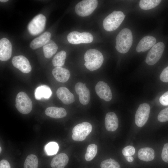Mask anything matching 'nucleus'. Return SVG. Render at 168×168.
Masks as SVG:
<instances>
[{"instance_id":"obj_1","label":"nucleus","mask_w":168,"mask_h":168,"mask_svg":"<svg viewBox=\"0 0 168 168\" xmlns=\"http://www.w3.org/2000/svg\"><path fill=\"white\" fill-rule=\"evenodd\" d=\"M133 40L131 30L127 28L123 29L116 37L115 48L121 53H126L132 46Z\"/></svg>"},{"instance_id":"obj_2","label":"nucleus","mask_w":168,"mask_h":168,"mask_svg":"<svg viewBox=\"0 0 168 168\" xmlns=\"http://www.w3.org/2000/svg\"><path fill=\"white\" fill-rule=\"evenodd\" d=\"M85 61L84 65L86 68L91 71L99 68L102 65L104 57L102 53L95 49L87 50L84 56Z\"/></svg>"},{"instance_id":"obj_3","label":"nucleus","mask_w":168,"mask_h":168,"mask_svg":"<svg viewBox=\"0 0 168 168\" xmlns=\"http://www.w3.org/2000/svg\"><path fill=\"white\" fill-rule=\"evenodd\" d=\"M125 15L121 11H114L104 20L103 26L106 31H112L117 29L124 20Z\"/></svg>"},{"instance_id":"obj_4","label":"nucleus","mask_w":168,"mask_h":168,"mask_svg":"<svg viewBox=\"0 0 168 168\" xmlns=\"http://www.w3.org/2000/svg\"><path fill=\"white\" fill-rule=\"evenodd\" d=\"M16 103V108L21 114H27L32 110V103L31 100L27 95L24 92H20L17 94Z\"/></svg>"},{"instance_id":"obj_5","label":"nucleus","mask_w":168,"mask_h":168,"mask_svg":"<svg viewBox=\"0 0 168 168\" xmlns=\"http://www.w3.org/2000/svg\"><path fill=\"white\" fill-rule=\"evenodd\" d=\"M98 4L96 0H84L78 2L76 6V14L81 16H86L91 15L96 9Z\"/></svg>"},{"instance_id":"obj_6","label":"nucleus","mask_w":168,"mask_h":168,"mask_svg":"<svg viewBox=\"0 0 168 168\" xmlns=\"http://www.w3.org/2000/svg\"><path fill=\"white\" fill-rule=\"evenodd\" d=\"M92 126L86 122L78 124L72 129V138L74 141H81L84 140L91 132Z\"/></svg>"},{"instance_id":"obj_7","label":"nucleus","mask_w":168,"mask_h":168,"mask_svg":"<svg viewBox=\"0 0 168 168\" xmlns=\"http://www.w3.org/2000/svg\"><path fill=\"white\" fill-rule=\"evenodd\" d=\"M46 22L45 17L39 14L35 16L29 23L27 28L29 32L32 35H37L44 30Z\"/></svg>"},{"instance_id":"obj_8","label":"nucleus","mask_w":168,"mask_h":168,"mask_svg":"<svg viewBox=\"0 0 168 168\" xmlns=\"http://www.w3.org/2000/svg\"><path fill=\"white\" fill-rule=\"evenodd\" d=\"M164 48V44L162 42L155 44L147 54L146 59V63L150 65H152L156 63L161 57Z\"/></svg>"},{"instance_id":"obj_9","label":"nucleus","mask_w":168,"mask_h":168,"mask_svg":"<svg viewBox=\"0 0 168 168\" xmlns=\"http://www.w3.org/2000/svg\"><path fill=\"white\" fill-rule=\"evenodd\" d=\"M67 39L69 43L72 44H87L92 42L93 37L91 34L87 32L80 33L73 31L68 34Z\"/></svg>"},{"instance_id":"obj_10","label":"nucleus","mask_w":168,"mask_h":168,"mask_svg":"<svg viewBox=\"0 0 168 168\" xmlns=\"http://www.w3.org/2000/svg\"><path fill=\"white\" fill-rule=\"evenodd\" d=\"M150 107L147 103L140 105L135 115V122L139 127H142L147 122L149 115Z\"/></svg>"},{"instance_id":"obj_11","label":"nucleus","mask_w":168,"mask_h":168,"mask_svg":"<svg viewBox=\"0 0 168 168\" xmlns=\"http://www.w3.org/2000/svg\"><path fill=\"white\" fill-rule=\"evenodd\" d=\"M12 62L14 67L23 73H28L31 70V67L29 60L24 56H15L12 58Z\"/></svg>"},{"instance_id":"obj_12","label":"nucleus","mask_w":168,"mask_h":168,"mask_svg":"<svg viewBox=\"0 0 168 168\" xmlns=\"http://www.w3.org/2000/svg\"><path fill=\"white\" fill-rule=\"evenodd\" d=\"M97 95L106 101L110 100L112 97L111 89L108 84L102 81L99 82L95 87Z\"/></svg>"},{"instance_id":"obj_13","label":"nucleus","mask_w":168,"mask_h":168,"mask_svg":"<svg viewBox=\"0 0 168 168\" xmlns=\"http://www.w3.org/2000/svg\"><path fill=\"white\" fill-rule=\"evenodd\" d=\"M75 89L76 93L79 96L81 103L83 105L87 104L90 100V96L89 90L86 86V84L81 82H78L75 85Z\"/></svg>"},{"instance_id":"obj_14","label":"nucleus","mask_w":168,"mask_h":168,"mask_svg":"<svg viewBox=\"0 0 168 168\" xmlns=\"http://www.w3.org/2000/svg\"><path fill=\"white\" fill-rule=\"evenodd\" d=\"M12 53V45L7 39L4 38L0 40V60L6 61L11 58Z\"/></svg>"},{"instance_id":"obj_15","label":"nucleus","mask_w":168,"mask_h":168,"mask_svg":"<svg viewBox=\"0 0 168 168\" xmlns=\"http://www.w3.org/2000/svg\"><path fill=\"white\" fill-rule=\"evenodd\" d=\"M156 42L154 37L147 35L144 37L139 42L137 46L136 50L138 52L146 51L152 48Z\"/></svg>"},{"instance_id":"obj_16","label":"nucleus","mask_w":168,"mask_h":168,"mask_svg":"<svg viewBox=\"0 0 168 168\" xmlns=\"http://www.w3.org/2000/svg\"><path fill=\"white\" fill-rule=\"evenodd\" d=\"M56 95L58 99L65 104H71L75 101L73 94L65 87L59 88L56 91Z\"/></svg>"},{"instance_id":"obj_17","label":"nucleus","mask_w":168,"mask_h":168,"mask_svg":"<svg viewBox=\"0 0 168 168\" xmlns=\"http://www.w3.org/2000/svg\"><path fill=\"white\" fill-rule=\"evenodd\" d=\"M119 120L116 114L113 112L108 113L105 119V126L106 129L109 131L113 132L118 128Z\"/></svg>"},{"instance_id":"obj_18","label":"nucleus","mask_w":168,"mask_h":168,"mask_svg":"<svg viewBox=\"0 0 168 168\" xmlns=\"http://www.w3.org/2000/svg\"><path fill=\"white\" fill-rule=\"evenodd\" d=\"M51 37V34L50 32H44L31 42L30 47L32 49H35L43 46L50 40Z\"/></svg>"},{"instance_id":"obj_19","label":"nucleus","mask_w":168,"mask_h":168,"mask_svg":"<svg viewBox=\"0 0 168 168\" xmlns=\"http://www.w3.org/2000/svg\"><path fill=\"white\" fill-rule=\"evenodd\" d=\"M52 74L55 79L58 82H65L67 81L70 76L69 71L62 67H57L52 71Z\"/></svg>"},{"instance_id":"obj_20","label":"nucleus","mask_w":168,"mask_h":168,"mask_svg":"<svg viewBox=\"0 0 168 168\" xmlns=\"http://www.w3.org/2000/svg\"><path fill=\"white\" fill-rule=\"evenodd\" d=\"M68 161V157L66 154L61 153L53 158L51 162L50 165L53 168H64Z\"/></svg>"},{"instance_id":"obj_21","label":"nucleus","mask_w":168,"mask_h":168,"mask_svg":"<svg viewBox=\"0 0 168 168\" xmlns=\"http://www.w3.org/2000/svg\"><path fill=\"white\" fill-rule=\"evenodd\" d=\"M45 113L47 116L55 119L63 118L67 115L66 111L63 108L53 106L46 109Z\"/></svg>"},{"instance_id":"obj_22","label":"nucleus","mask_w":168,"mask_h":168,"mask_svg":"<svg viewBox=\"0 0 168 168\" xmlns=\"http://www.w3.org/2000/svg\"><path fill=\"white\" fill-rule=\"evenodd\" d=\"M52 93L51 90L49 86L43 85L35 89L34 95L36 100H40L42 99H49L51 96Z\"/></svg>"},{"instance_id":"obj_23","label":"nucleus","mask_w":168,"mask_h":168,"mask_svg":"<svg viewBox=\"0 0 168 168\" xmlns=\"http://www.w3.org/2000/svg\"><path fill=\"white\" fill-rule=\"evenodd\" d=\"M154 151L150 147H145L142 148L138 152L139 159L142 161H152L154 158Z\"/></svg>"},{"instance_id":"obj_24","label":"nucleus","mask_w":168,"mask_h":168,"mask_svg":"<svg viewBox=\"0 0 168 168\" xmlns=\"http://www.w3.org/2000/svg\"><path fill=\"white\" fill-rule=\"evenodd\" d=\"M44 57L47 58L51 57L57 52L58 47L52 40H50L43 47Z\"/></svg>"},{"instance_id":"obj_25","label":"nucleus","mask_w":168,"mask_h":168,"mask_svg":"<svg viewBox=\"0 0 168 168\" xmlns=\"http://www.w3.org/2000/svg\"><path fill=\"white\" fill-rule=\"evenodd\" d=\"M66 53L63 50L58 53L54 57L52 60V63L55 67H62L65 63L66 57Z\"/></svg>"},{"instance_id":"obj_26","label":"nucleus","mask_w":168,"mask_h":168,"mask_svg":"<svg viewBox=\"0 0 168 168\" xmlns=\"http://www.w3.org/2000/svg\"><path fill=\"white\" fill-rule=\"evenodd\" d=\"M161 1L160 0H141L139 2V6L142 9L150 10L157 6Z\"/></svg>"},{"instance_id":"obj_27","label":"nucleus","mask_w":168,"mask_h":168,"mask_svg":"<svg viewBox=\"0 0 168 168\" xmlns=\"http://www.w3.org/2000/svg\"><path fill=\"white\" fill-rule=\"evenodd\" d=\"M38 159L36 156L31 154L26 158L24 164V168H38Z\"/></svg>"},{"instance_id":"obj_28","label":"nucleus","mask_w":168,"mask_h":168,"mask_svg":"<svg viewBox=\"0 0 168 168\" xmlns=\"http://www.w3.org/2000/svg\"><path fill=\"white\" fill-rule=\"evenodd\" d=\"M97 150V147L96 145L91 144L89 145L85 155V160L87 161L92 160L96 156Z\"/></svg>"},{"instance_id":"obj_29","label":"nucleus","mask_w":168,"mask_h":168,"mask_svg":"<svg viewBox=\"0 0 168 168\" xmlns=\"http://www.w3.org/2000/svg\"><path fill=\"white\" fill-rule=\"evenodd\" d=\"M59 147L58 143L55 142H50L47 144L44 148L46 153L48 155H53L56 154L58 151Z\"/></svg>"},{"instance_id":"obj_30","label":"nucleus","mask_w":168,"mask_h":168,"mask_svg":"<svg viewBox=\"0 0 168 168\" xmlns=\"http://www.w3.org/2000/svg\"><path fill=\"white\" fill-rule=\"evenodd\" d=\"M100 166L101 168H120L119 164L114 160L111 158L102 161Z\"/></svg>"},{"instance_id":"obj_31","label":"nucleus","mask_w":168,"mask_h":168,"mask_svg":"<svg viewBox=\"0 0 168 168\" xmlns=\"http://www.w3.org/2000/svg\"><path fill=\"white\" fill-rule=\"evenodd\" d=\"M158 120L161 122L168 121V107L161 110L158 116Z\"/></svg>"},{"instance_id":"obj_32","label":"nucleus","mask_w":168,"mask_h":168,"mask_svg":"<svg viewBox=\"0 0 168 168\" xmlns=\"http://www.w3.org/2000/svg\"><path fill=\"white\" fill-rule=\"evenodd\" d=\"M122 153L124 156H131L134 154L135 149L133 146H128L123 149Z\"/></svg>"},{"instance_id":"obj_33","label":"nucleus","mask_w":168,"mask_h":168,"mask_svg":"<svg viewBox=\"0 0 168 168\" xmlns=\"http://www.w3.org/2000/svg\"><path fill=\"white\" fill-rule=\"evenodd\" d=\"M161 158L165 162L168 163V143L164 146L161 152Z\"/></svg>"},{"instance_id":"obj_34","label":"nucleus","mask_w":168,"mask_h":168,"mask_svg":"<svg viewBox=\"0 0 168 168\" xmlns=\"http://www.w3.org/2000/svg\"><path fill=\"white\" fill-rule=\"evenodd\" d=\"M160 78L163 82H168V66L162 71L160 75Z\"/></svg>"},{"instance_id":"obj_35","label":"nucleus","mask_w":168,"mask_h":168,"mask_svg":"<svg viewBox=\"0 0 168 168\" xmlns=\"http://www.w3.org/2000/svg\"><path fill=\"white\" fill-rule=\"evenodd\" d=\"M159 102L163 105H168V91L165 92L160 97Z\"/></svg>"},{"instance_id":"obj_36","label":"nucleus","mask_w":168,"mask_h":168,"mask_svg":"<svg viewBox=\"0 0 168 168\" xmlns=\"http://www.w3.org/2000/svg\"><path fill=\"white\" fill-rule=\"evenodd\" d=\"M0 168H11L9 162L6 160L2 159L0 161Z\"/></svg>"},{"instance_id":"obj_37","label":"nucleus","mask_w":168,"mask_h":168,"mask_svg":"<svg viewBox=\"0 0 168 168\" xmlns=\"http://www.w3.org/2000/svg\"><path fill=\"white\" fill-rule=\"evenodd\" d=\"M125 157L126 160L129 162H132L134 160L133 158L131 156H125Z\"/></svg>"},{"instance_id":"obj_38","label":"nucleus","mask_w":168,"mask_h":168,"mask_svg":"<svg viewBox=\"0 0 168 168\" xmlns=\"http://www.w3.org/2000/svg\"><path fill=\"white\" fill-rule=\"evenodd\" d=\"M8 0H0V1L1 2H7V1H8Z\"/></svg>"},{"instance_id":"obj_39","label":"nucleus","mask_w":168,"mask_h":168,"mask_svg":"<svg viewBox=\"0 0 168 168\" xmlns=\"http://www.w3.org/2000/svg\"><path fill=\"white\" fill-rule=\"evenodd\" d=\"M0 153H1V150H2L1 148V147H0Z\"/></svg>"}]
</instances>
